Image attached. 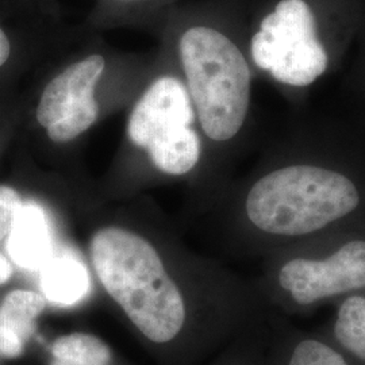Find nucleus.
<instances>
[{"mask_svg":"<svg viewBox=\"0 0 365 365\" xmlns=\"http://www.w3.org/2000/svg\"><path fill=\"white\" fill-rule=\"evenodd\" d=\"M91 260L106 291L146 339L164 344L187 322V303L160 255L144 237L105 227L92 237Z\"/></svg>","mask_w":365,"mask_h":365,"instance_id":"obj_2","label":"nucleus"},{"mask_svg":"<svg viewBox=\"0 0 365 365\" xmlns=\"http://www.w3.org/2000/svg\"><path fill=\"white\" fill-rule=\"evenodd\" d=\"M365 291V227L319 237L269 255L262 292L288 318Z\"/></svg>","mask_w":365,"mask_h":365,"instance_id":"obj_3","label":"nucleus"},{"mask_svg":"<svg viewBox=\"0 0 365 365\" xmlns=\"http://www.w3.org/2000/svg\"><path fill=\"white\" fill-rule=\"evenodd\" d=\"M43 298L52 304L69 307L84 299L91 291L87 267L71 253L53 255L39 269Z\"/></svg>","mask_w":365,"mask_h":365,"instance_id":"obj_11","label":"nucleus"},{"mask_svg":"<svg viewBox=\"0 0 365 365\" xmlns=\"http://www.w3.org/2000/svg\"><path fill=\"white\" fill-rule=\"evenodd\" d=\"M349 39L330 36L310 0H277L249 42L259 71L299 99L318 81L339 71Z\"/></svg>","mask_w":365,"mask_h":365,"instance_id":"obj_5","label":"nucleus"},{"mask_svg":"<svg viewBox=\"0 0 365 365\" xmlns=\"http://www.w3.org/2000/svg\"><path fill=\"white\" fill-rule=\"evenodd\" d=\"M265 365H353L339 346L315 330H303L283 314H269Z\"/></svg>","mask_w":365,"mask_h":365,"instance_id":"obj_8","label":"nucleus"},{"mask_svg":"<svg viewBox=\"0 0 365 365\" xmlns=\"http://www.w3.org/2000/svg\"><path fill=\"white\" fill-rule=\"evenodd\" d=\"M195 110L179 78L163 76L152 83L131 111L128 135L148 150L157 170L182 176L202 157V140L192 123Z\"/></svg>","mask_w":365,"mask_h":365,"instance_id":"obj_6","label":"nucleus"},{"mask_svg":"<svg viewBox=\"0 0 365 365\" xmlns=\"http://www.w3.org/2000/svg\"><path fill=\"white\" fill-rule=\"evenodd\" d=\"M331 339L353 365H365V291L334 304V313L317 327Z\"/></svg>","mask_w":365,"mask_h":365,"instance_id":"obj_12","label":"nucleus"},{"mask_svg":"<svg viewBox=\"0 0 365 365\" xmlns=\"http://www.w3.org/2000/svg\"><path fill=\"white\" fill-rule=\"evenodd\" d=\"M105 71L99 54L68 66L45 87L37 107V120L56 144H66L96 122L99 107L95 87Z\"/></svg>","mask_w":365,"mask_h":365,"instance_id":"obj_7","label":"nucleus"},{"mask_svg":"<svg viewBox=\"0 0 365 365\" xmlns=\"http://www.w3.org/2000/svg\"><path fill=\"white\" fill-rule=\"evenodd\" d=\"M269 337V336H268ZM267 349H268V345H267V348L262 351V352L259 353L253 360H252V363L249 365H265V360H267ZM244 365L245 363H244Z\"/></svg>","mask_w":365,"mask_h":365,"instance_id":"obj_17","label":"nucleus"},{"mask_svg":"<svg viewBox=\"0 0 365 365\" xmlns=\"http://www.w3.org/2000/svg\"><path fill=\"white\" fill-rule=\"evenodd\" d=\"M241 215L268 256L364 229V126L337 120L294 125L272 163L247 188Z\"/></svg>","mask_w":365,"mask_h":365,"instance_id":"obj_1","label":"nucleus"},{"mask_svg":"<svg viewBox=\"0 0 365 365\" xmlns=\"http://www.w3.org/2000/svg\"><path fill=\"white\" fill-rule=\"evenodd\" d=\"M46 299L36 291L14 289L0 304V357H19L36 331Z\"/></svg>","mask_w":365,"mask_h":365,"instance_id":"obj_10","label":"nucleus"},{"mask_svg":"<svg viewBox=\"0 0 365 365\" xmlns=\"http://www.w3.org/2000/svg\"><path fill=\"white\" fill-rule=\"evenodd\" d=\"M11 46L6 33L0 29V66H4L10 57Z\"/></svg>","mask_w":365,"mask_h":365,"instance_id":"obj_16","label":"nucleus"},{"mask_svg":"<svg viewBox=\"0 0 365 365\" xmlns=\"http://www.w3.org/2000/svg\"><path fill=\"white\" fill-rule=\"evenodd\" d=\"M111 360L108 345L91 334L72 333L53 342L51 365H110Z\"/></svg>","mask_w":365,"mask_h":365,"instance_id":"obj_13","label":"nucleus"},{"mask_svg":"<svg viewBox=\"0 0 365 365\" xmlns=\"http://www.w3.org/2000/svg\"><path fill=\"white\" fill-rule=\"evenodd\" d=\"M4 242L9 259L18 268L39 271L53 256L52 230L43 207L34 202H22Z\"/></svg>","mask_w":365,"mask_h":365,"instance_id":"obj_9","label":"nucleus"},{"mask_svg":"<svg viewBox=\"0 0 365 365\" xmlns=\"http://www.w3.org/2000/svg\"><path fill=\"white\" fill-rule=\"evenodd\" d=\"M348 84L365 118V45L360 49L357 57L353 58Z\"/></svg>","mask_w":365,"mask_h":365,"instance_id":"obj_15","label":"nucleus"},{"mask_svg":"<svg viewBox=\"0 0 365 365\" xmlns=\"http://www.w3.org/2000/svg\"><path fill=\"white\" fill-rule=\"evenodd\" d=\"M179 53L200 129L212 144L235 141L248 122L252 69L233 39L211 26L182 33Z\"/></svg>","mask_w":365,"mask_h":365,"instance_id":"obj_4","label":"nucleus"},{"mask_svg":"<svg viewBox=\"0 0 365 365\" xmlns=\"http://www.w3.org/2000/svg\"><path fill=\"white\" fill-rule=\"evenodd\" d=\"M22 199L19 194L7 185H0V242L6 241L10 232L14 215L21 206ZM13 276V265L0 252V284L7 283Z\"/></svg>","mask_w":365,"mask_h":365,"instance_id":"obj_14","label":"nucleus"}]
</instances>
